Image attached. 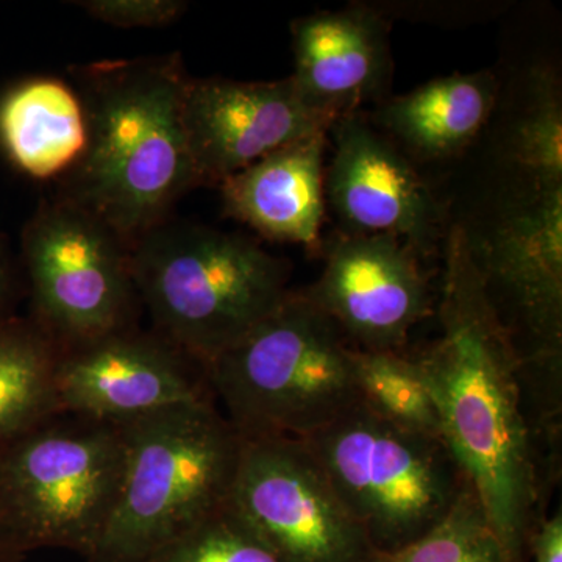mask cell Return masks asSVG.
Wrapping results in <instances>:
<instances>
[{"label": "cell", "instance_id": "obj_1", "mask_svg": "<svg viewBox=\"0 0 562 562\" xmlns=\"http://www.w3.org/2000/svg\"><path fill=\"white\" fill-rule=\"evenodd\" d=\"M441 335L408 351L427 384L443 442L482 501L514 562H527L542 519L557 438L532 412L524 362L487 299L472 238L450 232L438 305Z\"/></svg>", "mask_w": 562, "mask_h": 562}, {"label": "cell", "instance_id": "obj_2", "mask_svg": "<svg viewBox=\"0 0 562 562\" xmlns=\"http://www.w3.org/2000/svg\"><path fill=\"white\" fill-rule=\"evenodd\" d=\"M85 81L87 149L66 199L135 244L198 187L181 121L188 77L169 57L101 63Z\"/></svg>", "mask_w": 562, "mask_h": 562}, {"label": "cell", "instance_id": "obj_3", "mask_svg": "<svg viewBox=\"0 0 562 562\" xmlns=\"http://www.w3.org/2000/svg\"><path fill=\"white\" fill-rule=\"evenodd\" d=\"M124 475L90 562H147L231 501L243 438L216 402L121 424Z\"/></svg>", "mask_w": 562, "mask_h": 562}, {"label": "cell", "instance_id": "obj_4", "mask_svg": "<svg viewBox=\"0 0 562 562\" xmlns=\"http://www.w3.org/2000/svg\"><path fill=\"white\" fill-rule=\"evenodd\" d=\"M209 376L243 439H305L360 402L355 347L303 291L214 358Z\"/></svg>", "mask_w": 562, "mask_h": 562}, {"label": "cell", "instance_id": "obj_5", "mask_svg": "<svg viewBox=\"0 0 562 562\" xmlns=\"http://www.w3.org/2000/svg\"><path fill=\"white\" fill-rule=\"evenodd\" d=\"M158 333L209 368L286 299L290 266L241 236L158 225L131 250Z\"/></svg>", "mask_w": 562, "mask_h": 562}, {"label": "cell", "instance_id": "obj_6", "mask_svg": "<svg viewBox=\"0 0 562 562\" xmlns=\"http://www.w3.org/2000/svg\"><path fill=\"white\" fill-rule=\"evenodd\" d=\"M302 441L379 557L428 535L469 483L442 439L398 427L361 401Z\"/></svg>", "mask_w": 562, "mask_h": 562}, {"label": "cell", "instance_id": "obj_7", "mask_svg": "<svg viewBox=\"0 0 562 562\" xmlns=\"http://www.w3.org/2000/svg\"><path fill=\"white\" fill-rule=\"evenodd\" d=\"M121 425L60 413L0 450V527L27 557L90 558L120 495Z\"/></svg>", "mask_w": 562, "mask_h": 562}, {"label": "cell", "instance_id": "obj_8", "mask_svg": "<svg viewBox=\"0 0 562 562\" xmlns=\"http://www.w3.org/2000/svg\"><path fill=\"white\" fill-rule=\"evenodd\" d=\"M90 211L68 201L44 205L24 232L36 324L60 349L131 327V251Z\"/></svg>", "mask_w": 562, "mask_h": 562}, {"label": "cell", "instance_id": "obj_9", "mask_svg": "<svg viewBox=\"0 0 562 562\" xmlns=\"http://www.w3.org/2000/svg\"><path fill=\"white\" fill-rule=\"evenodd\" d=\"M228 505L280 562H379L302 439H243Z\"/></svg>", "mask_w": 562, "mask_h": 562}, {"label": "cell", "instance_id": "obj_10", "mask_svg": "<svg viewBox=\"0 0 562 562\" xmlns=\"http://www.w3.org/2000/svg\"><path fill=\"white\" fill-rule=\"evenodd\" d=\"M472 247L520 361L562 373V187H532L483 246Z\"/></svg>", "mask_w": 562, "mask_h": 562}, {"label": "cell", "instance_id": "obj_11", "mask_svg": "<svg viewBox=\"0 0 562 562\" xmlns=\"http://www.w3.org/2000/svg\"><path fill=\"white\" fill-rule=\"evenodd\" d=\"M57 395L61 413L116 425L172 406L216 402L203 362L160 333L132 327L63 349Z\"/></svg>", "mask_w": 562, "mask_h": 562}, {"label": "cell", "instance_id": "obj_12", "mask_svg": "<svg viewBox=\"0 0 562 562\" xmlns=\"http://www.w3.org/2000/svg\"><path fill=\"white\" fill-rule=\"evenodd\" d=\"M420 255L394 236L344 233L325 254L324 272L303 290L364 351H405L413 328L432 314Z\"/></svg>", "mask_w": 562, "mask_h": 562}, {"label": "cell", "instance_id": "obj_13", "mask_svg": "<svg viewBox=\"0 0 562 562\" xmlns=\"http://www.w3.org/2000/svg\"><path fill=\"white\" fill-rule=\"evenodd\" d=\"M198 184L222 181L335 122L302 101L291 77L276 81L188 79L181 103Z\"/></svg>", "mask_w": 562, "mask_h": 562}, {"label": "cell", "instance_id": "obj_14", "mask_svg": "<svg viewBox=\"0 0 562 562\" xmlns=\"http://www.w3.org/2000/svg\"><path fill=\"white\" fill-rule=\"evenodd\" d=\"M335 155L325 169V199L347 235L394 236L419 255L435 250L441 206L425 180L360 114L330 128Z\"/></svg>", "mask_w": 562, "mask_h": 562}, {"label": "cell", "instance_id": "obj_15", "mask_svg": "<svg viewBox=\"0 0 562 562\" xmlns=\"http://www.w3.org/2000/svg\"><path fill=\"white\" fill-rule=\"evenodd\" d=\"M294 74L302 101L336 122L383 98L392 58L387 24L373 10L322 11L292 22Z\"/></svg>", "mask_w": 562, "mask_h": 562}, {"label": "cell", "instance_id": "obj_16", "mask_svg": "<svg viewBox=\"0 0 562 562\" xmlns=\"http://www.w3.org/2000/svg\"><path fill=\"white\" fill-rule=\"evenodd\" d=\"M328 133L288 144L222 181L225 214L273 241L317 247L325 216Z\"/></svg>", "mask_w": 562, "mask_h": 562}, {"label": "cell", "instance_id": "obj_17", "mask_svg": "<svg viewBox=\"0 0 562 562\" xmlns=\"http://www.w3.org/2000/svg\"><path fill=\"white\" fill-rule=\"evenodd\" d=\"M497 92V79L490 70L453 74L383 102L376 122L417 154L452 157L482 132Z\"/></svg>", "mask_w": 562, "mask_h": 562}, {"label": "cell", "instance_id": "obj_18", "mask_svg": "<svg viewBox=\"0 0 562 562\" xmlns=\"http://www.w3.org/2000/svg\"><path fill=\"white\" fill-rule=\"evenodd\" d=\"M87 139L83 103L60 80L25 81L0 102V143L14 166L33 179L74 168Z\"/></svg>", "mask_w": 562, "mask_h": 562}, {"label": "cell", "instance_id": "obj_19", "mask_svg": "<svg viewBox=\"0 0 562 562\" xmlns=\"http://www.w3.org/2000/svg\"><path fill=\"white\" fill-rule=\"evenodd\" d=\"M60 353L35 321H0V450L61 413Z\"/></svg>", "mask_w": 562, "mask_h": 562}, {"label": "cell", "instance_id": "obj_20", "mask_svg": "<svg viewBox=\"0 0 562 562\" xmlns=\"http://www.w3.org/2000/svg\"><path fill=\"white\" fill-rule=\"evenodd\" d=\"M406 350L355 349V380L360 401L398 427L442 439L438 409Z\"/></svg>", "mask_w": 562, "mask_h": 562}, {"label": "cell", "instance_id": "obj_21", "mask_svg": "<svg viewBox=\"0 0 562 562\" xmlns=\"http://www.w3.org/2000/svg\"><path fill=\"white\" fill-rule=\"evenodd\" d=\"M509 154L531 177L532 187H562V99L553 69L532 70L527 105L509 138Z\"/></svg>", "mask_w": 562, "mask_h": 562}, {"label": "cell", "instance_id": "obj_22", "mask_svg": "<svg viewBox=\"0 0 562 562\" xmlns=\"http://www.w3.org/2000/svg\"><path fill=\"white\" fill-rule=\"evenodd\" d=\"M379 562H514L471 483L424 538Z\"/></svg>", "mask_w": 562, "mask_h": 562}, {"label": "cell", "instance_id": "obj_23", "mask_svg": "<svg viewBox=\"0 0 562 562\" xmlns=\"http://www.w3.org/2000/svg\"><path fill=\"white\" fill-rule=\"evenodd\" d=\"M147 562H280L231 505L210 514Z\"/></svg>", "mask_w": 562, "mask_h": 562}, {"label": "cell", "instance_id": "obj_24", "mask_svg": "<svg viewBox=\"0 0 562 562\" xmlns=\"http://www.w3.org/2000/svg\"><path fill=\"white\" fill-rule=\"evenodd\" d=\"M95 20L117 27H158L169 24L187 9L177 0H90L80 2Z\"/></svg>", "mask_w": 562, "mask_h": 562}, {"label": "cell", "instance_id": "obj_25", "mask_svg": "<svg viewBox=\"0 0 562 562\" xmlns=\"http://www.w3.org/2000/svg\"><path fill=\"white\" fill-rule=\"evenodd\" d=\"M532 562H562V513L543 516L528 539L527 557Z\"/></svg>", "mask_w": 562, "mask_h": 562}, {"label": "cell", "instance_id": "obj_26", "mask_svg": "<svg viewBox=\"0 0 562 562\" xmlns=\"http://www.w3.org/2000/svg\"><path fill=\"white\" fill-rule=\"evenodd\" d=\"M10 297V276L5 258L0 254V321L7 319L5 308Z\"/></svg>", "mask_w": 562, "mask_h": 562}, {"label": "cell", "instance_id": "obj_27", "mask_svg": "<svg viewBox=\"0 0 562 562\" xmlns=\"http://www.w3.org/2000/svg\"><path fill=\"white\" fill-rule=\"evenodd\" d=\"M0 562H13V557L10 553V543L0 528Z\"/></svg>", "mask_w": 562, "mask_h": 562}]
</instances>
